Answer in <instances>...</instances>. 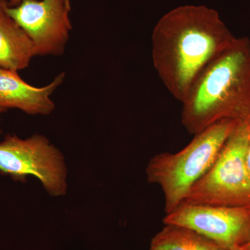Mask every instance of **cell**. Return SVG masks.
<instances>
[{
	"mask_svg": "<svg viewBox=\"0 0 250 250\" xmlns=\"http://www.w3.org/2000/svg\"><path fill=\"white\" fill-rule=\"evenodd\" d=\"M218 11L187 4L167 11L152 31L153 65L179 103L200 72L236 39Z\"/></svg>",
	"mask_w": 250,
	"mask_h": 250,
	"instance_id": "cell-1",
	"label": "cell"
},
{
	"mask_svg": "<svg viewBox=\"0 0 250 250\" xmlns=\"http://www.w3.org/2000/svg\"><path fill=\"white\" fill-rule=\"evenodd\" d=\"M182 125L195 135L223 120L250 121V39L234 42L204 68L182 102Z\"/></svg>",
	"mask_w": 250,
	"mask_h": 250,
	"instance_id": "cell-2",
	"label": "cell"
},
{
	"mask_svg": "<svg viewBox=\"0 0 250 250\" xmlns=\"http://www.w3.org/2000/svg\"><path fill=\"white\" fill-rule=\"evenodd\" d=\"M238 123L233 120L217 122L194 135L178 152H163L151 158L146 170L147 182L162 190L166 213L178 207L210 170Z\"/></svg>",
	"mask_w": 250,
	"mask_h": 250,
	"instance_id": "cell-3",
	"label": "cell"
},
{
	"mask_svg": "<svg viewBox=\"0 0 250 250\" xmlns=\"http://www.w3.org/2000/svg\"><path fill=\"white\" fill-rule=\"evenodd\" d=\"M249 135L248 122L238 123L213 165L182 203L250 207V174L246 164Z\"/></svg>",
	"mask_w": 250,
	"mask_h": 250,
	"instance_id": "cell-4",
	"label": "cell"
},
{
	"mask_svg": "<svg viewBox=\"0 0 250 250\" xmlns=\"http://www.w3.org/2000/svg\"><path fill=\"white\" fill-rule=\"evenodd\" d=\"M0 174L22 183L33 176L51 196L67 193L65 159L43 135L36 134L24 139L16 134L6 135L0 142Z\"/></svg>",
	"mask_w": 250,
	"mask_h": 250,
	"instance_id": "cell-5",
	"label": "cell"
},
{
	"mask_svg": "<svg viewBox=\"0 0 250 250\" xmlns=\"http://www.w3.org/2000/svg\"><path fill=\"white\" fill-rule=\"evenodd\" d=\"M163 222L191 229L225 250H240L250 235V207L182 203Z\"/></svg>",
	"mask_w": 250,
	"mask_h": 250,
	"instance_id": "cell-6",
	"label": "cell"
},
{
	"mask_svg": "<svg viewBox=\"0 0 250 250\" xmlns=\"http://www.w3.org/2000/svg\"><path fill=\"white\" fill-rule=\"evenodd\" d=\"M65 0H24L6 11L27 34L35 56H62L72 29Z\"/></svg>",
	"mask_w": 250,
	"mask_h": 250,
	"instance_id": "cell-7",
	"label": "cell"
},
{
	"mask_svg": "<svg viewBox=\"0 0 250 250\" xmlns=\"http://www.w3.org/2000/svg\"><path fill=\"white\" fill-rule=\"evenodd\" d=\"M65 77L62 72L48 85L38 88L23 80L18 71L0 67V106L17 108L31 116L51 114L55 108L51 96Z\"/></svg>",
	"mask_w": 250,
	"mask_h": 250,
	"instance_id": "cell-8",
	"label": "cell"
},
{
	"mask_svg": "<svg viewBox=\"0 0 250 250\" xmlns=\"http://www.w3.org/2000/svg\"><path fill=\"white\" fill-rule=\"evenodd\" d=\"M9 2L0 0V67L19 70L29 66L35 56L27 34L8 14Z\"/></svg>",
	"mask_w": 250,
	"mask_h": 250,
	"instance_id": "cell-9",
	"label": "cell"
},
{
	"mask_svg": "<svg viewBox=\"0 0 250 250\" xmlns=\"http://www.w3.org/2000/svg\"><path fill=\"white\" fill-rule=\"evenodd\" d=\"M149 250H226L191 229L166 225L153 237Z\"/></svg>",
	"mask_w": 250,
	"mask_h": 250,
	"instance_id": "cell-10",
	"label": "cell"
},
{
	"mask_svg": "<svg viewBox=\"0 0 250 250\" xmlns=\"http://www.w3.org/2000/svg\"><path fill=\"white\" fill-rule=\"evenodd\" d=\"M250 126V135H249V141H248V150H247L246 154V164L248 166V170L250 174V121L248 122Z\"/></svg>",
	"mask_w": 250,
	"mask_h": 250,
	"instance_id": "cell-11",
	"label": "cell"
},
{
	"mask_svg": "<svg viewBox=\"0 0 250 250\" xmlns=\"http://www.w3.org/2000/svg\"><path fill=\"white\" fill-rule=\"evenodd\" d=\"M24 0H11L9 2V6H16L21 4Z\"/></svg>",
	"mask_w": 250,
	"mask_h": 250,
	"instance_id": "cell-12",
	"label": "cell"
},
{
	"mask_svg": "<svg viewBox=\"0 0 250 250\" xmlns=\"http://www.w3.org/2000/svg\"><path fill=\"white\" fill-rule=\"evenodd\" d=\"M240 250H250V235L246 244H245L244 246H243V248Z\"/></svg>",
	"mask_w": 250,
	"mask_h": 250,
	"instance_id": "cell-13",
	"label": "cell"
},
{
	"mask_svg": "<svg viewBox=\"0 0 250 250\" xmlns=\"http://www.w3.org/2000/svg\"><path fill=\"white\" fill-rule=\"evenodd\" d=\"M7 111H8V110L6 109V108L1 107V106H0V121H1V114H2V113H4V112H6ZM1 129H0V134H1Z\"/></svg>",
	"mask_w": 250,
	"mask_h": 250,
	"instance_id": "cell-14",
	"label": "cell"
},
{
	"mask_svg": "<svg viewBox=\"0 0 250 250\" xmlns=\"http://www.w3.org/2000/svg\"><path fill=\"white\" fill-rule=\"evenodd\" d=\"M65 2L67 3V6H70V0H65Z\"/></svg>",
	"mask_w": 250,
	"mask_h": 250,
	"instance_id": "cell-15",
	"label": "cell"
},
{
	"mask_svg": "<svg viewBox=\"0 0 250 250\" xmlns=\"http://www.w3.org/2000/svg\"></svg>",
	"mask_w": 250,
	"mask_h": 250,
	"instance_id": "cell-16",
	"label": "cell"
}]
</instances>
